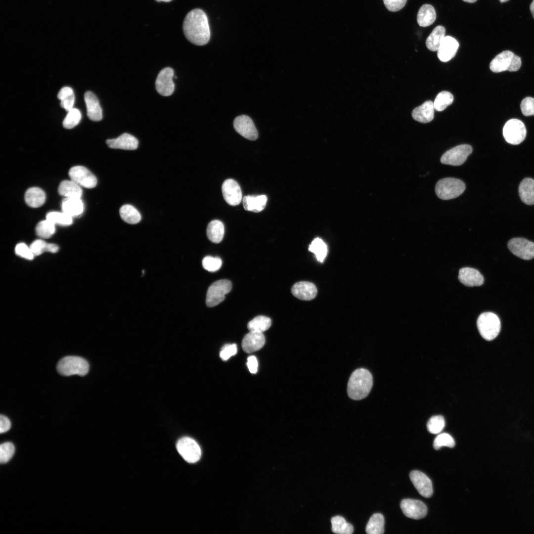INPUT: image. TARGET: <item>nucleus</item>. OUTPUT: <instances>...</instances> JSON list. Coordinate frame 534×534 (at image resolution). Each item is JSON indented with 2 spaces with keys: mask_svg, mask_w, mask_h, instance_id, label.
Masks as SVG:
<instances>
[{
  "mask_svg": "<svg viewBox=\"0 0 534 534\" xmlns=\"http://www.w3.org/2000/svg\"><path fill=\"white\" fill-rule=\"evenodd\" d=\"M183 30L186 39L197 45L206 44L210 38L208 19L201 9H194L187 13L183 23Z\"/></svg>",
  "mask_w": 534,
  "mask_h": 534,
  "instance_id": "nucleus-1",
  "label": "nucleus"
},
{
  "mask_svg": "<svg viewBox=\"0 0 534 534\" xmlns=\"http://www.w3.org/2000/svg\"><path fill=\"white\" fill-rule=\"evenodd\" d=\"M373 385L371 373L363 368L355 370L351 375L347 386L349 397L354 400H360L366 397Z\"/></svg>",
  "mask_w": 534,
  "mask_h": 534,
  "instance_id": "nucleus-2",
  "label": "nucleus"
},
{
  "mask_svg": "<svg viewBox=\"0 0 534 534\" xmlns=\"http://www.w3.org/2000/svg\"><path fill=\"white\" fill-rule=\"evenodd\" d=\"M466 188L465 183L461 179L445 178L440 179L435 186L437 196L442 200L454 199L460 196Z\"/></svg>",
  "mask_w": 534,
  "mask_h": 534,
  "instance_id": "nucleus-3",
  "label": "nucleus"
},
{
  "mask_svg": "<svg viewBox=\"0 0 534 534\" xmlns=\"http://www.w3.org/2000/svg\"><path fill=\"white\" fill-rule=\"evenodd\" d=\"M477 325L481 336L488 341L495 338L501 328L499 317L491 312L481 313L477 319Z\"/></svg>",
  "mask_w": 534,
  "mask_h": 534,
  "instance_id": "nucleus-4",
  "label": "nucleus"
},
{
  "mask_svg": "<svg viewBox=\"0 0 534 534\" xmlns=\"http://www.w3.org/2000/svg\"><path fill=\"white\" fill-rule=\"evenodd\" d=\"M58 372L62 375L84 376L89 370L88 362L84 358L77 356H67L59 360L57 365Z\"/></svg>",
  "mask_w": 534,
  "mask_h": 534,
  "instance_id": "nucleus-5",
  "label": "nucleus"
},
{
  "mask_svg": "<svg viewBox=\"0 0 534 534\" xmlns=\"http://www.w3.org/2000/svg\"><path fill=\"white\" fill-rule=\"evenodd\" d=\"M231 282L227 279L219 280L212 283L207 292V306L213 307L219 305L224 300L225 295L231 291Z\"/></svg>",
  "mask_w": 534,
  "mask_h": 534,
  "instance_id": "nucleus-6",
  "label": "nucleus"
},
{
  "mask_svg": "<svg viewBox=\"0 0 534 534\" xmlns=\"http://www.w3.org/2000/svg\"><path fill=\"white\" fill-rule=\"evenodd\" d=\"M502 133L506 142L511 144L517 145L525 139L527 131L524 124L521 121L512 119L505 123Z\"/></svg>",
  "mask_w": 534,
  "mask_h": 534,
  "instance_id": "nucleus-7",
  "label": "nucleus"
},
{
  "mask_svg": "<svg viewBox=\"0 0 534 534\" xmlns=\"http://www.w3.org/2000/svg\"><path fill=\"white\" fill-rule=\"evenodd\" d=\"M472 147L467 144L455 146L445 152L441 157V162L445 165L458 166L463 164L472 152Z\"/></svg>",
  "mask_w": 534,
  "mask_h": 534,
  "instance_id": "nucleus-8",
  "label": "nucleus"
},
{
  "mask_svg": "<svg viewBox=\"0 0 534 534\" xmlns=\"http://www.w3.org/2000/svg\"><path fill=\"white\" fill-rule=\"evenodd\" d=\"M176 447L180 455L189 463H195L201 457V450L199 445L190 438H181L178 441Z\"/></svg>",
  "mask_w": 534,
  "mask_h": 534,
  "instance_id": "nucleus-9",
  "label": "nucleus"
},
{
  "mask_svg": "<svg viewBox=\"0 0 534 534\" xmlns=\"http://www.w3.org/2000/svg\"><path fill=\"white\" fill-rule=\"evenodd\" d=\"M509 250L517 257L525 260L534 258V242L524 238H514L507 244Z\"/></svg>",
  "mask_w": 534,
  "mask_h": 534,
  "instance_id": "nucleus-10",
  "label": "nucleus"
},
{
  "mask_svg": "<svg viewBox=\"0 0 534 534\" xmlns=\"http://www.w3.org/2000/svg\"><path fill=\"white\" fill-rule=\"evenodd\" d=\"M68 174L71 180L85 188H92L97 184L95 176L84 166L73 167L69 170Z\"/></svg>",
  "mask_w": 534,
  "mask_h": 534,
  "instance_id": "nucleus-11",
  "label": "nucleus"
},
{
  "mask_svg": "<svg viewBox=\"0 0 534 534\" xmlns=\"http://www.w3.org/2000/svg\"><path fill=\"white\" fill-rule=\"evenodd\" d=\"M174 71L170 67L163 69L158 74L155 82L156 89L161 95H171L174 91L175 84L173 81Z\"/></svg>",
  "mask_w": 534,
  "mask_h": 534,
  "instance_id": "nucleus-12",
  "label": "nucleus"
},
{
  "mask_svg": "<svg viewBox=\"0 0 534 534\" xmlns=\"http://www.w3.org/2000/svg\"><path fill=\"white\" fill-rule=\"evenodd\" d=\"M235 130L244 138L255 140L258 138V132L252 120L248 116L242 115L236 117L233 121Z\"/></svg>",
  "mask_w": 534,
  "mask_h": 534,
  "instance_id": "nucleus-13",
  "label": "nucleus"
},
{
  "mask_svg": "<svg viewBox=\"0 0 534 534\" xmlns=\"http://www.w3.org/2000/svg\"><path fill=\"white\" fill-rule=\"evenodd\" d=\"M400 506L404 515L409 518L418 520L427 514V506L420 500L404 499L401 501Z\"/></svg>",
  "mask_w": 534,
  "mask_h": 534,
  "instance_id": "nucleus-14",
  "label": "nucleus"
},
{
  "mask_svg": "<svg viewBox=\"0 0 534 534\" xmlns=\"http://www.w3.org/2000/svg\"><path fill=\"white\" fill-rule=\"evenodd\" d=\"M222 195L225 201L230 205L239 204L242 200V192L238 183L233 179L224 181L222 187Z\"/></svg>",
  "mask_w": 534,
  "mask_h": 534,
  "instance_id": "nucleus-15",
  "label": "nucleus"
},
{
  "mask_svg": "<svg viewBox=\"0 0 534 534\" xmlns=\"http://www.w3.org/2000/svg\"><path fill=\"white\" fill-rule=\"evenodd\" d=\"M409 477L420 494L426 498H429L432 495L433 490L432 482L425 474L419 471L414 470L410 473Z\"/></svg>",
  "mask_w": 534,
  "mask_h": 534,
  "instance_id": "nucleus-16",
  "label": "nucleus"
},
{
  "mask_svg": "<svg viewBox=\"0 0 534 534\" xmlns=\"http://www.w3.org/2000/svg\"><path fill=\"white\" fill-rule=\"evenodd\" d=\"M459 47L458 41L453 37L445 36L437 50L438 58L447 62L454 57Z\"/></svg>",
  "mask_w": 534,
  "mask_h": 534,
  "instance_id": "nucleus-17",
  "label": "nucleus"
},
{
  "mask_svg": "<svg viewBox=\"0 0 534 534\" xmlns=\"http://www.w3.org/2000/svg\"><path fill=\"white\" fill-rule=\"evenodd\" d=\"M292 294L297 298L305 301L314 299L317 290L314 284L309 281H300L294 284L291 288Z\"/></svg>",
  "mask_w": 534,
  "mask_h": 534,
  "instance_id": "nucleus-18",
  "label": "nucleus"
},
{
  "mask_svg": "<svg viewBox=\"0 0 534 534\" xmlns=\"http://www.w3.org/2000/svg\"><path fill=\"white\" fill-rule=\"evenodd\" d=\"M265 343V338L262 332L250 331L244 337L242 347L245 352L251 353L260 350Z\"/></svg>",
  "mask_w": 534,
  "mask_h": 534,
  "instance_id": "nucleus-19",
  "label": "nucleus"
},
{
  "mask_svg": "<svg viewBox=\"0 0 534 534\" xmlns=\"http://www.w3.org/2000/svg\"><path fill=\"white\" fill-rule=\"evenodd\" d=\"M106 144L111 148L131 150L137 149L138 141L134 136L124 133L116 138L107 139Z\"/></svg>",
  "mask_w": 534,
  "mask_h": 534,
  "instance_id": "nucleus-20",
  "label": "nucleus"
},
{
  "mask_svg": "<svg viewBox=\"0 0 534 534\" xmlns=\"http://www.w3.org/2000/svg\"><path fill=\"white\" fill-rule=\"evenodd\" d=\"M458 279L463 285L468 287L481 286L484 281L483 275L478 270L468 267L459 270Z\"/></svg>",
  "mask_w": 534,
  "mask_h": 534,
  "instance_id": "nucleus-21",
  "label": "nucleus"
},
{
  "mask_svg": "<svg viewBox=\"0 0 534 534\" xmlns=\"http://www.w3.org/2000/svg\"><path fill=\"white\" fill-rule=\"evenodd\" d=\"M84 99L89 119L93 121H100L102 118V112L97 97L93 93L88 91L85 93Z\"/></svg>",
  "mask_w": 534,
  "mask_h": 534,
  "instance_id": "nucleus-22",
  "label": "nucleus"
},
{
  "mask_svg": "<svg viewBox=\"0 0 534 534\" xmlns=\"http://www.w3.org/2000/svg\"><path fill=\"white\" fill-rule=\"evenodd\" d=\"M434 103L431 100L426 101L413 110L412 116L415 121L419 122L428 123L434 118Z\"/></svg>",
  "mask_w": 534,
  "mask_h": 534,
  "instance_id": "nucleus-23",
  "label": "nucleus"
},
{
  "mask_svg": "<svg viewBox=\"0 0 534 534\" xmlns=\"http://www.w3.org/2000/svg\"><path fill=\"white\" fill-rule=\"evenodd\" d=\"M515 54L509 50H505L497 54L490 62V69L498 73L508 70Z\"/></svg>",
  "mask_w": 534,
  "mask_h": 534,
  "instance_id": "nucleus-24",
  "label": "nucleus"
},
{
  "mask_svg": "<svg viewBox=\"0 0 534 534\" xmlns=\"http://www.w3.org/2000/svg\"><path fill=\"white\" fill-rule=\"evenodd\" d=\"M24 198L28 206L32 208H38L44 204L45 201V194L42 189L37 187H33L26 190Z\"/></svg>",
  "mask_w": 534,
  "mask_h": 534,
  "instance_id": "nucleus-25",
  "label": "nucleus"
},
{
  "mask_svg": "<svg viewBox=\"0 0 534 534\" xmlns=\"http://www.w3.org/2000/svg\"><path fill=\"white\" fill-rule=\"evenodd\" d=\"M519 193L525 204L534 205V179L530 178H524L519 185Z\"/></svg>",
  "mask_w": 534,
  "mask_h": 534,
  "instance_id": "nucleus-26",
  "label": "nucleus"
},
{
  "mask_svg": "<svg viewBox=\"0 0 534 534\" xmlns=\"http://www.w3.org/2000/svg\"><path fill=\"white\" fill-rule=\"evenodd\" d=\"M267 200L265 195H247L243 198V205L245 210L258 213L265 209Z\"/></svg>",
  "mask_w": 534,
  "mask_h": 534,
  "instance_id": "nucleus-27",
  "label": "nucleus"
},
{
  "mask_svg": "<svg viewBox=\"0 0 534 534\" xmlns=\"http://www.w3.org/2000/svg\"><path fill=\"white\" fill-rule=\"evenodd\" d=\"M58 193L65 198H80L82 195L81 186L72 180L62 181L58 188Z\"/></svg>",
  "mask_w": 534,
  "mask_h": 534,
  "instance_id": "nucleus-28",
  "label": "nucleus"
},
{
  "mask_svg": "<svg viewBox=\"0 0 534 534\" xmlns=\"http://www.w3.org/2000/svg\"><path fill=\"white\" fill-rule=\"evenodd\" d=\"M61 209L62 212L73 217L82 214L84 205L80 198H65L62 201Z\"/></svg>",
  "mask_w": 534,
  "mask_h": 534,
  "instance_id": "nucleus-29",
  "label": "nucleus"
},
{
  "mask_svg": "<svg viewBox=\"0 0 534 534\" xmlns=\"http://www.w3.org/2000/svg\"><path fill=\"white\" fill-rule=\"evenodd\" d=\"M436 19V13L434 7L425 4L419 8L417 15V21L421 27H427L432 24Z\"/></svg>",
  "mask_w": 534,
  "mask_h": 534,
  "instance_id": "nucleus-30",
  "label": "nucleus"
},
{
  "mask_svg": "<svg viewBox=\"0 0 534 534\" xmlns=\"http://www.w3.org/2000/svg\"><path fill=\"white\" fill-rule=\"evenodd\" d=\"M207 236L214 243H219L223 239L224 227L223 223L219 220H214L208 224L207 228Z\"/></svg>",
  "mask_w": 534,
  "mask_h": 534,
  "instance_id": "nucleus-31",
  "label": "nucleus"
},
{
  "mask_svg": "<svg viewBox=\"0 0 534 534\" xmlns=\"http://www.w3.org/2000/svg\"><path fill=\"white\" fill-rule=\"evenodd\" d=\"M445 29L443 26H437L432 31L426 41L427 47L433 51H437L445 37Z\"/></svg>",
  "mask_w": 534,
  "mask_h": 534,
  "instance_id": "nucleus-32",
  "label": "nucleus"
},
{
  "mask_svg": "<svg viewBox=\"0 0 534 534\" xmlns=\"http://www.w3.org/2000/svg\"><path fill=\"white\" fill-rule=\"evenodd\" d=\"M119 213L121 219L130 224L137 223L141 219L140 213L135 208L129 204L122 206L120 209Z\"/></svg>",
  "mask_w": 534,
  "mask_h": 534,
  "instance_id": "nucleus-33",
  "label": "nucleus"
},
{
  "mask_svg": "<svg viewBox=\"0 0 534 534\" xmlns=\"http://www.w3.org/2000/svg\"><path fill=\"white\" fill-rule=\"evenodd\" d=\"M384 518L380 513H375L369 520L365 531L368 534H382L384 532Z\"/></svg>",
  "mask_w": 534,
  "mask_h": 534,
  "instance_id": "nucleus-34",
  "label": "nucleus"
},
{
  "mask_svg": "<svg viewBox=\"0 0 534 534\" xmlns=\"http://www.w3.org/2000/svg\"><path fill=\"white\" fill-rule=\"evenodd\" d=\"M30 249L34 256H39L45 252L55 253L59 250L58 246L53 243L46 242L42 239H37L32 243Z\"/></svg>",
  "mask_w": 534,
  "mask_h": 534,
  "instance_id": "nucleus-35",
  "label": "nucleus"
},
{
  "mask_svg": "<svg viewBox=\"0 0 534 534\" xmlns=\"http://www.w3.org/2000/svg\"><path fill=\"white\" fill-rule=\"evenodd\" d=\"M332 531L335 534H351L354 532L353 526L346 522L342 516H336L331 520Z\"/></svg>",
  "mask_w": 534,
  "mask_h": 534,
  "instance_id": "nucleus-36",
  "label": "nucleus"
},
{
  "mask_svg": "<svg viewBox=\"0 0 534 534\" xmlns=\"http://www.w3.org/2000/svg\"><path fill=\"white\" fill-rule=\"evenodd\" d=\"M271 319L267 316L259 315L247 324L249 331L263 332L267 330L271 326Z\"/></svg>",
  "mask_w": 534,
  "mask_h": 534,
  "instance_id": "nucleus-37",
  "label": "nucleus"
},
{
  "mask_svg": "<svg viewBox=\"0 0 534 534\" xmlns=\"http://www.w3.org/2000/svg\"><path fill=\"white\" fill-rule=\"evenodd\" d=\"M309 250L314 254L317 260L320 263L323 262L327 254V246L319 238H316L312 242Z\"/></svg>",
  "mask_w": 534,
  "mask_h": 534,
  "instance_id": "nucleus-38",
  "label": "nucleus"
},
{
  "mask_svg": "<svg viewBox=\"0 0 534 534\" xmlns=\"http://www.w3.org/2000/svg\"><path fill=\"white\" fill-rule=\"evenodd\" d=\"M55 231V224L46 219L40 222L36 227L37 235L42 238L50 237Z\"/></svg>",
  "mask_w": 534,
  "mask_h": 534,
  "instance_id": "nucleus-39",
  "label": "nucleus"
},
{
  "mask_svg": "<svg viewBox=\"0 0 534 534\" xmlns=\"http://www.w3.org/2000/svg\"><path fill=\"white\" fill-rule=\"evenodd\" d=\"M453 101L452 94L447 91H442L438 94L434 103L435 110L442 111L450 105Z\"/></svg>",
  "mask_w": 534,
  "mask_h": 534,
  "instance_id": "nucleus-40",
  "label": "nucleus"
},
{
  "mask_svg": "<svg viewBox=\"0 0 534 534\" xmlns=\"http://www.w3.org/2000/svg\"><path fill=\"white\" fill-rule=\"evenodd\" d=\"M71 216L66 213L62 212L52 211L46 215V219L55 224H59L62 225H69L72 223L73 220Z\"/></svg>",
  "mask_w": 534,
  "mask_h": 534,
  "instance_id": "nucleus-41",
  "label": "nucleus"
},
{
  "mask_svg": "<svg viewBox=\"0 0 534 534\" xmlns=\"http://www.w3.org/2000/svg\"><path fill=\"white\" fill-rule=\"evenodd\" d=\"M67 112L63 120V126L66 129H70L79 124L81 119V113L80 110L74 108Z\"/></svg>",
  "mask_w": 534,
  "mask_h": 534,
  "instance_id": "nucleus-42",
  "label": "nucleus"
},
{
  "mask_svg": "<svg viewBox=\"0 0 534 534\" xmlns=\"http://www.w3.org/2000/svg\"><path fill=\"white\" fill-rule=\"evenodd\" d=\"M445 426V421L444 418L441 415L432 416L427 424L428 431L433 434L440 433L443 430Z\"/></svg>",
  "mask_w": 534,
  "mask_h": 534,
  "instance_id": "nucleus-43",
  "label": "nucleus"
},
{
  "mask_svg": "<svg viewBox=\"0 0 534 534\" xmlns=\"http://www.w3.org/2000/svg\"><path fill=\"white\" fill-rule=\"evenodd\" d=\"M455 445V442L453 438L447 433H442L438 435L435 439L433 443V447L438 450L443 446H447L450 448Z\"/></svg>",
  "mask_w": 534,
  "mask_h": 534,
  "instance_id": "nucleus-44",
  "label": "nucleus"
},
{
  "mask_svg": "<svg viewBox=\"0 0 534 534\" xmlns=\"http://www.w3.org/2000/svg\"><path fill=\"white\" fill-rule=\"evenodd\" d=\"M15 447L12 443L6 442L0 446V462L1 464L7 462L13 456Z\"/></svg>",
  "mask_w": 534,
  "mask_h": 534,
  "instance_id": "nucleus-45",
  "label": "nucleus"
},
{
  "mask_svg": "<svg viewBox=\"0 0 534 534\" xmlns=\"http://www.w3.org/2000/svg\"><path fill=\"white\" fill-rule=\"evenodd\" d=\"M222 261L219 257L206 256L202 260V266L205 269L210 272H215L221 267Z\"/></svg>",
  "mask_w": 534,
  "mask_h": 534,
  "instance_id": "nucleus-46",
  "label": "nucleus"
},
{
  "mask_svg": "<svg viewBox=\"0 0 534 534\" xmlns=\"http://www.w3.org/2000/svg\"><path fill=\"white\" fill-rule=\"evenodd\" d=\"M520 108L524 115H534V98L526 97L524 98L521 103Z\"/></svg>",
  "mask_w": 534,
  "mask_h": 534,
  "instance_id": "nucleus-47",
  "label": "nucleus"
},
{
  "mask_svg": "<svg viewBox=\"0 0 534 534\" xmlns=\"http://www.w3.org/2000/svg\"><path fill=\"white\" fill-rule=\"evenodd\" d=\"M15 252L16 255L27 260H32L34 257L30 247H28L24 243H20L17 244L15 248Z\"/></svg>",
  "mask_w": 534,
  "mask_h": 534,
  "instance_id": "nucleus-48",
  "label": "nucleus"
},
{
  "mask_svg": "<svg viewBox=\"0 0 534 534\" xmlns=\"http://www.w3.org/2000/svg\"><path fill=\"white\" fill-rule=\"evenodd\" d=\"M237 346L235 344H226L222 349L220 356L223 360H226L231 356L236 354Z\"/></svg>",
  "mask_w": 534,
  "mask_h": 534,
  "instance_id": "nucleus-49",
  "label": "nucleus"
},
{
  "mask_svg": "<svg viewBox=\"0 0 534 534\" xmlns=\"http://www.w3.org/2000/svg\"><path fill=\"white\" fill-rule=\"evenodd\" d=\"M407 0H383L386 7L390 11L396 12L403 8Z\"/></svg>",
  "mask_w": 534,
  "mask_h": 534,
  "instance_id": "nucleus-50",
  "label": "nucleus"
},
{
  "mask_svg": "<svg viewBox=\"0 0 534 534\" xmlns=\"http://www.w3.org/2000/svg\"><path fill=\"white\" fill-rule=\"evenodd\" d=\"M60 101L61 106L68 112L73 108L75 102L74 94Z\"/></svg>",
  "mask_w": 534,
  "mask_h": 534,
  "instance_id": "nucleus-51",
  "label": "nucleus"
},
{
  "mask_svg": "<svg viewBox=\"0 0 534 534\" xmlns=\"http://www.w3.org/2000/svg\"><path fill=\"white\" fill-rule=\"evenodd\" d=\"M247 365L249 370L251 373L255 374L258 371V363L257 358L251 356L247 358Z\"/></svg>",
  "mask_w": 534,
  "mask_h": 534,
  "instance_id": "nucleus-52",
  "label": "nucleus"
},
{
  "mask_svg": "<svg viewBox=\"0 0 534 534\" xmlns=\"http://www.w3.org/2000/svg\"><path fill=\"white\" fill-rule=\"evenodd\" d=\"M11 427V423L8 418L4 415L0 417V432L3 433L8 431Z\"/></svg>",
  "mask_w": 534,
  "mask_h": 534,
  "instance_id": "nucleus-53",
  "label": "nucleus"
},
{
  "mask_svg": "<svg viewBox=\"0 0 534 534\" xmlns=\"http://www.w3.org/2000/svg\"><path fill=\"white\" fill-rule=\"evenodd\" d=\"M74 94L72 88L69 87H63L57 94V98L60 100L64 99Z\"/></svg>",
  "mask_w": 534,
  "mask_h": 534,
  "instance_id": "nucleus-54",
  "label": "nucleus"
},
{
  "mask_svg": "<svg viewBox=\"0 0 534 534\" xmlns=\"http://www.w3.org/2000/svg\"><path fill=\"white\" fill-rule=\"evenodd\" d=\"M521 58L515 54L508 71L513 72L518 70L521 66Z\"/></svg>",
  "mask_w": 534,
  "mask_h": 534,
  "instance_id": "nucleus-55",
  "label": "nucleus"
},
{
  "mask_svg": "<svg viewBox=\"0 0 534 534\" xmlns=\"http://www.w3.org/2000/svg\"><path fill=\"white\" fill-rule=\"evenodd\" d=\"M530 8L533 17L534 18V0H533L532 2L530 4Z\"/></svg>",
  "mask_w": 534,
  "mask_h": 534,
  "instance_id": "nucleus-56",
  "label": "nucleus"
},
{
  "mask_svg": "<svg viewBox=\"0 0 534 534\" xmlns=\"http://www.w3.org/2000/svg\"><path fill=\"white\" fill-rule=\"evenodd\" d=\"M463 1L469 3H473L476 2L477 0H462Z\"/></svg>",
  "mask_w": 534,
  "mask_h": 534,
  "instance_id": "nucleus-57",
  "label": "nucleus"
},
{
  "mask_svg": "<svg viewBox=\"0 0 534 534\" xmlns=\"http://www.w3.org/2000/svg\"><path fill=\"white\" fill-rule=\"evenodd\" d=\"M156 0L157 1H159H159L169 2V1H172V0Z\"/></svg>",
  "mask_w": 534,
  "mask_h": 534,
  "instance_id": "nucleus-58",
  "label": "nucleus"
},
{
  "mask_svg": "<svg viewBox=\"0 0 534 534\" xmlns=\"http://www.w3.org/2000/svg\"><path fill=\"white\" fill-rule=\"evenodd\" d=\"M508 0H499L500 2H501V3L507 2Z\"/></svg>",
  "mask_w": 534,
  "mask_h": 534,
  "instance_id": "nucleus-59",
  "label": "nucleus"
}]
</instances>
